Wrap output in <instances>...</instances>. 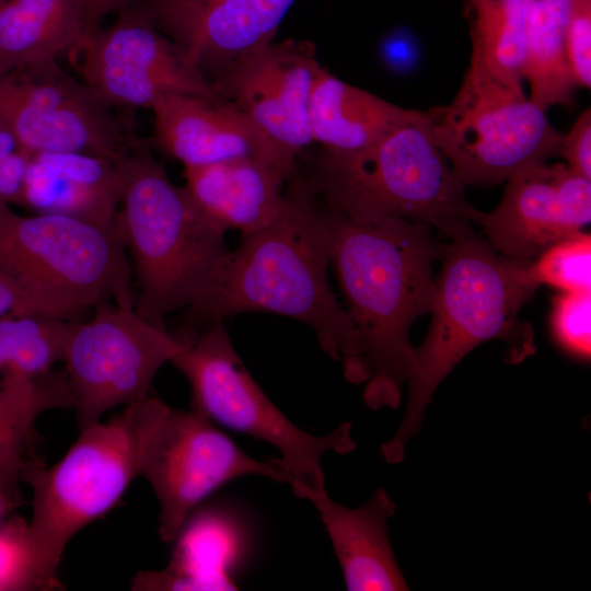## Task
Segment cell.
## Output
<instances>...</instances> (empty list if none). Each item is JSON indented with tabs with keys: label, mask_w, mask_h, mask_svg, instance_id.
Returning a JSON list of instances; mask_svg holds the SVG:
<instances>
[{
	"label": "cell",
	"mask_w": 591,
	"mask_h": 591,
	"mask_svg": "<svg viewBox=\"0 0 591 591\" xmlns=\"http://www.w3.org/2000/svg\"><path fill=\"white\" fill-rule=\"evenodd\" d=\"M569 0H530L523 80L529 99L543 111L568 105L577 89L567 58Z\"/></svg>",
	"instance_id": "cell-23"
},
{
	"label": "cell",
	"mask_w": 591,
	"mask_h": 591,
	"mask_svg": "<svg viewBox=\"0 0 591 591\" xmlns=\"http://www.w3.org/2000/svg\"><path fill=\"white\" fill-rule=\"evenodd\" d=\"M81 7L86 35L101 25V22L112 13L142 3L147 0H78ZM85 35V36H86Z\"/></svg>",
	"instance_id": "cell-33"
},
{
	"label": "cell",
	"mask_w": 591,
	"mask_h": 591,
	"mask_svg": "<svg viewBox=\"0 0 591 591\" xmlns=\"http://www.w3.org/2000/svg\"><path fill=\"white\" fill-rule=\"evenodd\" d=\"M179 337L183 348L171 363L190 384L193 409L216 425L275 447L297 497L311 501L326 491L322 457L329 451L348 454L356 449L351 424L343 422L322 437L296 426L251 376L223 323Z\"/></svg>",
	"instance_id": "cell-8"
},
{
	"label": "cell",
	"mask_w": 591,
	"mask_h": 591,
	"mask_svg": "<svg viewBox=\"0 0 591 591\" xmlns=\"http://www.w3.org/2000/svg\"><path fill=\"white\" fill-rule=\"evenodd\" d=\"M245 475L290 484L280 460H255L199 412L171 408L154 397L141 438L139 476L159 500V534L165 543L175 541L205 498Z\"/></svg>",
	"instance_id": "cell-10"
},
{
	"label": "cell",
	"mask_w": 591,
	"mask_h": 591,
	"mask_svg": "<svg viewBox=\"0 0 591 591\" xmlns=\"http://www.w3.org/2000/svg\"><path fill=\"white\" fill-rule=\"evenodd\" d=\"M111 108L58 60L0 74V120L31 153L72 151L123 159L140 142Z\"/></svg>",
	"instance_id": "cell-12"
},
{
	"label": "cell",
	"mask_w": 591,
	"mask_h": 591,
	"mask_svg": "<svg viewBox=\"0 0 591 591\" xmlns=\"http://www.w3.org/2000/svg\"><path fill=\"white\" fill-rule=\"evenodd\" d=\"M425 113L431 139L464 186H495L558 155L563 134L523 86L471 68L449 104Z\"/></svg>",
	"instance_id": "cell-9"
},
{
	"label": "cell",
	"mask_w": 591,
	"mask_h": 591,
	"mask_svg": "<svg viewBox=\"0 0 591 591\" xmlns=\"http://www.w3.org/2000/svg\"><path fill=\"white\" fill-rule=\"evenodd\" d=\"M422 120L349 153L324 152L309 179L329 209L355 218L425 223L450 241L475 233L479 210Z\"/></svg>",
	"instance_id": "cell-5"
},
{
	"label": "cell",
	"mask_w": 591,
	"mask_h": 591,
	"mask_svg": "<svg viewBox=\"0 0 591 591\" xmlns=\"http://www.w3.org/2000/svg\"><path fill=\"white\" fill-rule=\"evenodd\" d=\"M10 314V312L0 304V317Z\"/></svg>",
	"instance_id": "cell-35"
},
{
	"label": "cell",
	"mask_w": 591,
	"mask_h": 591,
	"mask_svg": "<svg viewBox=\"0 0 591 591\" xmlns=\"http://www.w3.org/2000/svg\"><path fill=\"white\" fill-rule=\"evenodd\" d=\"M31 157L19 148L0 158V196L9 205L21 206Z\"/></svg>",
	"instance_id": "cell-32"
},
{
	"label": "cell",
	"mask_w": 591,
	"mask_h": 591,
	"mask_svg": "<svg viewBox=\"0 0 591 591\" xmlns=\"http://www.w3.org/2000/svg\"><path fill=\"white\" fill-rule=\"evenodd\" d=\"M0 269L20 288L27 314L77 321L111 301L132 306L134 279L117 221L57 213L22 216L0 206Z\"/></svg>",
	"instance_id": "cell-6"
},
{
	"label": "cell",
	"mask_w": 591,
	"mask_h": 591,
	"mask_svg": "<svg viewBox=\"0 0 591 591\" xmlns=\"http://www.w3.org/2000/svg\"><path fill=\"white\" fill-rule=\"evenodd\" d=\"M558 155L566 166L577 175L591 179V111L584 109L561 135Z\"/></svg>",
	"instance_id": "cell-31"
},
{
	"label": "cell",
	"mask_w": 591,
	"mask_h": 591,
	"mask_svg": "<svg viewBox=\"0 0 591 591\" xmlns=\"http://www.w3.org/2000/svg\"><path fill=\"white\" fill-rule=\"evenodd\" d=\"M153 402L147 396L105 424L81 428L65 456L49 467L36 456L22 463L21 480L33 489L26 540L38 589L60 586L56 572L69 541L113 508L139 476L141 438Z\"/></svg>",
	"instance_id": "cell-7"
},
{
	"label": "cell",
	"mask_w": 591,
	"mask_h": 591,
	"mask_svg": "<svg viewBox=\"0 0 591 591\" xmlns=\"http://www.w3.org/2000/svg\"><path fill=\"white\" fill-rule=\"evenodd\" d=\"M86 322L74 321L62 361L81 428L109 409L146 398L157 372L183 348V340L132 306L102 302Z\"/></svg>",
	"instance_id": "cell-11"
},
{
	"label": "cell",
	"mask_w": 591,
	"mask_h": 591,
	"mask_svg": "<svg viewBox=\"0 0 591 591\" xmlns=\"http://www.w3.org/2000/svg\"><path fill=\"white\" fill-rule=\"evenodd\" d=\"M553 336L568 355L590 360L591 356V290L563 291L553 302L551 314Z\"/></svg>",
	"instance_id": "cell-29"
},
{
	"label": "cell",
	"mask_w": 591,
	"mask_h": 591,
	"mask_svg": "<svg viewBox=\"0 0 591 591\" xmlns=\"http://www.w3.org/2000/svg\"><path fill=\"white\" fill-rule=\"evenodd\" d=\"M499 205L479 211L475 224L499 254L531 262L553 243L572 235L591 219V179L564 163L531 164L507 181Z\"/></svg>",
	"instance_id": "cell-15"
},
{
	"label": "cell",
	"mask_w": 591,
	"mask_h": 591,
	"mask_svg": "<svg viewBox=\"0 0 591 591\" xmlns=\"http://www.w3.org/2000/svg\"><path fill=\"white\" fill-rule=\"evenodd\" d=\"M74 321L35 314L0 317V380L5 375L37 378L62 361Z\"/></svg>",
	"instance_id": "cell-26"
},
{
	"label": "cell",
	"mask_w": 591,
	"mask_h": 591,
	"mask_svg": "<svg viewBox=\"0 0 591 591\" xmlns=\"http://www.w3.org/2000/svg\"><path fill=\"white\" fill-rule=\"evenodd\" d=\"M184 187L217 227L241 235L269 223L279 212L288 177L256 158H237L184 167Z\"/></svg>",
	"instance_id": "cell-20"
},
{
	"label": "cell",
	"mask_w": 591,
	"mask_h": 591,
	"mask_svg": "<svg viewBox=\"0 0 591 591\" xmlns=\"http://www.w3.org/2000/svg\"><path fill=\"white\" fill-rule=\"evenodd\" d=\"M327 210L309 179H288L277 216L241 235L234 251L218 260L185 309L204 327L250 312L273 313L308 324L322 350L343 366L351 381L358 340L352 322L327 277Z\"/></svg>",
	"instance_id": "cell-1"
},
{
	"label": "cell",
	"mask_w": 591,
	"mask_h": 591,
	"mask_svg": "<svg viewBox=\"0 0 591 591\" xmlns=\"http://www.w3.org/2000/svg\"><path fill=\"white\" fill-rule=\"evenodd\" d=\"M328 533L349 591H399L408 584L389 538L387 521L395 502L384 488L364 505L347 508L326 491L311 500Z\"/></svg>",
	"instance_id": "cell-19"
},
{
	"label": "cell",
	"mask_w": 591,
	"mask_h": 591,
	"mask_svg": "<svg viewBox=\"0 0 591 591\" xmlns=\"http://www.w3.org/2000/svg\"><path fill=\"white\" fill-rule=\"evenodd\" d=\"M56 408L72 409L63 369L37 378L3 376L0 380V464H21L36 456V419Z\"/></svg>",
	"instance_id": "cell-24"
},
{
	"label": "cell",
	"mask_w": 591,
	"mask_h": 591,
	"mask_svg": "<svg viewBox=\"0 0 591 591\" xmlns=\"http://www.w3.org/2000/svg\"><path fill=\"white\" fill-rule=\"evenodd\" d=\"M321 67L312 43L285 39L242 58L212 84L296 165L298 155L313 142L309 104Z\"/></svg>",
	"instance_id": "cell-14"
},
{
	"label": "cell",
	"mask_w": 591,
	"mask_h": 591,
	"mask_svg": "<svg viewBox=\"0 0 591 591\" xmlns=\"http://www.w3.org/2000/svg\"><path fill=\"white\" fill-rule=\"evenodd\" d=\"M150 109L155 146L184 167L256 158L275 165L288 177L296 172V165L229 101L170 94Z\"/></svg>",
	"instance_id": "cell-17"
},
{
	"label": "cell",
	"mask_w": 591,
	"mask_h": 591,
	"mask_svg": "<svg viewBox=\"0 0 591 591\" xmlns=\"http://www.w3.org/2000/svg\"><path fill=\"white\" fill-rule=\"evenodd\" d=\"M121 160L72 151L32 153L21 206L112 224L124 188Z\"/></svg>",
	"instance_id": "cell-18"
},
{
	"label": "cell",
	"mask_w": 591,
	"mask_h": 591,
	"mask_svg": "<svg viewBox=\"0 0 591 591\" xmlns=\"http://www.w3.org/2000/svg\"><path fill=\"white\" fill-rule=\"evenodd\" d=\"M296 0H147L138 5L211 83L274 42Z\"/></svg>",
	"instance_id": "cell-16"
},
{
	"label": "cell",
	"mask_w": 591,
	"mask_h": 591,
	"mask_svg": "<svg viewBox=\"0 0 591 591\" xmlns=\"http://www.w3.org/2000/svg\"><path fill=\"white\" fill-rule=\"evenodd\" d=\"M21 465L0 464V590L37 589L27 548V524L11 520L1 526L3 518L23 503Z\"/></svg>",
	"instance_id": "cell-27"
},
{
	"label": "cell",
	"mask_w": 591,
	"mask_h": 591,
	"mask_svg": "<svg viewBox=\"0 0 591 591\" xmlns=\"http://www.w3.org/2000/svg\"><path fill=\"white\" fill-rule=\"evenodd\" d=\"M124 188L117 221L135 288L134 309L165 327L186 309L228 251L227 232L211 222L184 186L141 144L121 160Z\"/></svg>",
	"instance_id": "cell-4"
},
{
	"label": "cell",
	"mask_w": 591,
	"mask_h": 591,
	"mask_svg": "<svg viewBox=\"0 0 591 591\" xmlns=\"http://www.w3.org/2000/svg\"><path fill=\"white\" fill-rule=\"evenodd\" d=\"M326 210L329 259L358 340L350 383L364 385L371 409L397 408L415 359L409 329L434 308L432 266L444 245L425 223Z\"/></svg>",
	"instance_id": "cell-2"
},
{
	"label": "cell",
	"mask_w": 591,
	"mask_h": 591,
	"mask_svg": "<svg viewBox=\"0 0 591 591\" xmlns=\"http://www.w3.org/2000/svg\"><path fill=\"white\" fill-rule=\"evenodd\" d=\"M116 14L112 24L89 33L76 53L82 56V81L102 102L151 108L170 94L224 101L138 5Z\"/></svg>",
	"instance_id": "cell-13"
},
{
	"label": "cell",
	"mask_w": 591,
	"mask_h": 591,
	"mask_svg": "<svg viewBox=\"0 0 591 591\" xmlns=\"http://www.w3.org/2000/svg\"><path fill=\"white\" fill-rule=\"evenodd\" d=\"M567 58L577 88L591 86V0H569Z\"/></svg>",
	"instance_id": "cell-30"
},
{
	"label": "cell",
	"mask_w": 591,
	"mask_h": 591,
	"mask_svg": "<svg viewBox=\"0 0 591 591\" xmlns=\"http://www.w3.org/2000/svg\"><path fill=\"white\" fill-rule=\"evenodd\" d=\"M529 263L536 285L545 283L565 292L591 290V235L579 231L542 251Z\"/></svg>",
	"instance_id": "cell-28"
},
{
	"label": "cell",
	"mask_w": 591,
	"mask_h": 591,
	"mask_svg": "<svg viewBox=\"0 0 591 591\" xmlns=\"http://www.w3.org/2000/svg\"><path fill=\"white\" fill-rule=\"evenodd\" d=\"M474 12L468 68L522 86L530 0H468Z\"/></svg>",
	"instance_id": "cell-25"
},
{
	"label": "cell",
	"mask_w": 591,
	"mask_h": 591,
	"mask_svg": "<svg viewBox=\"0 0 591 591\" xmlns=\"http://www.w3.org/2000/svg\"><path fill=\"white\" fill-rule=\"evenodd\" d=\"M85 35L78 0H0V74L76 54Z\"/></svg>",
	"instance_id": "cell-22"
},
{
	"label": "cell",
	"mask_w": 591,
	"mask_h": 591,
	"mask_svg": "<svg viewBox=\"0 0 591 591\" xmlns=\"http://www.w3.org/2000/svg\"><path fill=\"white\" fill-rule=\"evenodd\" d=\"M425 118V111L405 108L355 86L321 67L309 104L312 140L326 152L368 148L397 128Z\"/></svg>",
	"instance_id": "cell-21"
},
{
	"label": "cell",
	"mask_w": 591,
	"mask_h": 591,
	"mask_svg": "<svg viewBox=\"0 0 591 591\" xmlns=\"http://www.w3.org/2000/svg\"><path fill=\"white\" fill-rule=\"evenodd\" d=\"M440 260L431 324L415 348L407 379L405 415L393 438L381 447L390 464L403 461L436 389L470 351L497 339L505 344L503 359L519 363L536 349L532 327L519 318L538 287L530 276V262L499 254L476 232L450 241Z\"/></svg>",
	"instance_id": "cell-3"
},
{
	"label": "cell",
	"mask_w": 591,
	"mask_h": 591,
	"mask_svg": "<svg viewBox=\"0 0 591 591\" xmlns=\"http://www.w3.org/2000/svg\"><path fill=\"white\" fill-rule=\"evenodd\" d=\"M21 148L10 128L0 120V158Z\"/></svg>",
	"instance_id": "cell-34"
}]
</instances>
